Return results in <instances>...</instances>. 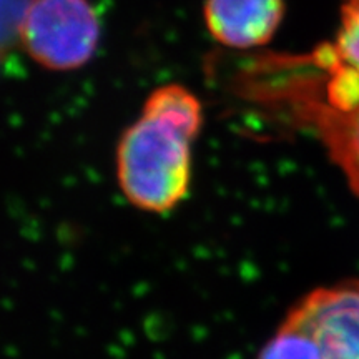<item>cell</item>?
I'll return each instance as SVG.
<instances>
[{
    "label": "cell",
    "instance_id": "obj_1",
    "mask_svg": "<svg viewBox=\"0 0 359 359\" xmlns=\"http://www.w3.org/2000/svg\"><path fill=\"white\" fill-rule=\"evenodd\" d=\"M203 115L195 93L177 83L147 98L140 118L116 148V178L135 208L167 213L185 200L191 182V143Z\"/></svg>",
    "mask_w": 359,
    "mask_h": 359
},
{
    "label": "cell",
    "instance_id": "obj_2",
    "mask_svg": "<svg viewBox=\"0 0 359 359\" xmlns=\"http://www.w3.org/2000/svg\"><path fill=\"white\" fill-rule=\"evenodd\" d=\"M100 24L88 0H34L22 29V45L50 70L83 67L97 50Z\"/></svg>",
    "mask_w": 359,
    "mask_h": 359
},
{
    "label": "cell",
    "instance_id": "obj_3",
    "mask_svg": "<svg viewBox=\"0 0 359 359\" xmlns=\"http://www.w3.org/2000/svg\"><path fill=\"white\" fill-rule=\"evenodd\" d=\"M240 75L250 98L290 107L294 116L318 133L331 160L341 168L346 182L359 198V105L351 110H334L323 105L302 90L290 87L246 65Z\"/></svg>",
    "mask_w": 359,
    "mask_h": 359
},
{
    "label": "cell",
    "instance_id": "obj_4",
    "mask_svg": "<svg viewBox=\"0 0 359 359\" xmlns=\"http://www.w3.org/2000/svg\"><path fill=\"white\" fill-rule=\"evenodd\" d=\"M288 314L311 333L321 359H359V280L309 291Z\"/></svg>",
    "mask_w": 359,
    "mask_h": 359
},
{
    "label": "cell",
    "instance_id": "obj_5",
    "mask_svg": "<svg viewBox=\"0 0 359 359\" xmlns=\"http://www.w3.org/2000/svg\"><path fill=\"white\" fill-rule=\"evenodd\" d=\"M283 0H206L205 22L219 43L233 48L264 45L281 24Z\"/></svg>",
    "mask_w": 359,
    "mask_h": 359
},
{
    "label": "cell",
    "instance_id": "obj_6",
    "mask_svg": "<svg viewBox=\"0 0 359 359\" xmlns=\"http://www.w3.org/2000/svg\"><path fill=\"white\" fill-rule=\"evenodd\" d=\"M257 359H321V351L306 327L286 314L285 321L264 343Z\"/></svg>",
    "mask_w": 359,
    "mask_h": 359
},
{
    "label": "cell",
    "instance_id": "obj_7",
    "mask_svg": "<svg viewBox=\"0 0 359 359\" xmlns=\"http://www.w3.org/2000/svg\"><path fill=\"white\" fill-rule=\"evenodd\" d=\"M331 47L336 57L359 75V0L344 2L338 35Z\"/></svg>",
    "mask_w": 359,
    "mask_h": 359
},
{
    "label": "cell",
    "instance_id": "obj_8",
    "mask_svg": "<svg viewBox=\"0 0 359 359\" xmlns=\"http://www.w3.org/2000/svg\"><path fill=\"white\" fill-rule=\"evenodd\" d=\"M34 0H2V58L8 60L22 45V29Z\"/></svg>",
    "mask_w": 359,
    "mask_h": 359
}]
</instances>
